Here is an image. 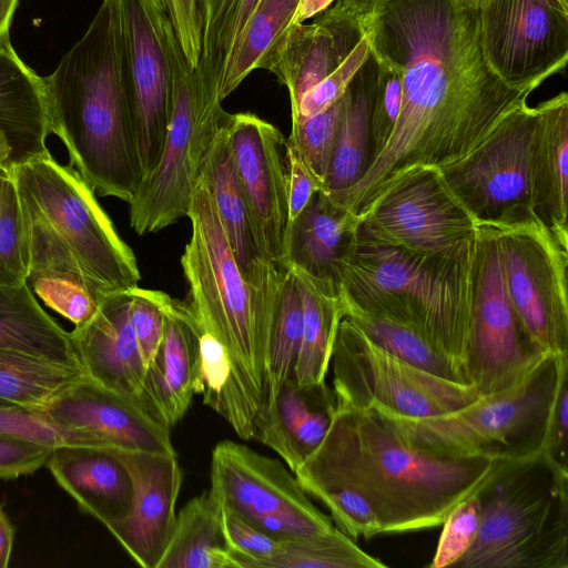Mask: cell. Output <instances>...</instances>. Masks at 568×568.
Returning <instances> with one entry per match:
<instances>
[{"label": "cell", "instance_id": "obj_17", "mask_svg": "<svg viewBox=\"0 0 568 568\" xmlns=\"http://www.w3.org/2000/svg\"><path fill=\"white\" fill-rule=\"evenodd\" d=\"M116 7L122 81L145 178L160 160L171 114V80L158 28L162 6L116 0Z\"/></svg>", "mask_w": 568, "mask_h": 568}, {"label": "cell", "instance_id": "obj_52", "mask_svg": "<svg viewBox=\"0 0 568 568\" xmlns=\"http://www.w3.org/2000/svg\"><path fill=\"white\" fill-rule=\"evenodd\" d=\"M288 223L304 210L312 196L322 190L320 182L306 168L295 148L285 141Z\"/></svg>", "mask_w": 568, "mask_h": 568}, {"label": "cell", "instance_id": "obj_7", "mask_svg": "<svg viewBox=\"0 0 568 568\" xmlns=\"http://www.w3.org/2000/svg\"><path fill=\"white\" fill-rule=\"evenodd\" d=\"M186 216L192 234L181 266L189 286L187 305L199 326L224 347L246 399L258 414L266 321L275 287L251 291L209 189L200 179Z\"/></svg>", "mask_w": 568, "mask_h": 568}, {"label": "cell", "instance_id": "obj_46", "mask_svg": "<svg viewBox=\"0 0 568 568\" xmlns=\"http://www.w3.org/2000/svg\"><path fill=\"white\" fill-rule=\"evenodd\" d=\"M480 504L477 494L457 504L444 520L430 568L452 567L473 546L479 529Z\"/></svg>", "mask_w": 568, "mask_h": 568}, {"label": "cell", "instance_id": "obj_12", "mask_svg": "<svg viewBox=\"0 0 568 568\" xmlns=\"http://www.w3.org/2000/svg\"><path fill=\"white\" fill-rule=\"evenodd\" d=\"M489 224L498 240L507 290L531 344L568 354V247L532 209Z\"/></svg>", "mask_w": 568, "mask_h": 568}, {"label": "cell", "instance_id": "obj_58", "mask_svg": "<svg viewBox=\"0 0 568 568\" xmlns=\"http://www.w3.org/2000/svg\"><path fill=\"white\" fill-rule=\"evenodd\" d=\"M465 8L478 9V7L486 0H456Z\"/></svg>", "mask_w": 568, "mask_h": 568}, {"label": "cell", "instance_id": "obj_18", "mask_svg": "<svg viewBox=\"0 0 568 568\" xmlns=\"http://www.w3.org/2000/svg\"><path fill=\"white\" fill-rule=\"evenodd\" d=\"M229 128L260 252L278 264L288 225L286 140L272 123L248 112L230 113Z\"/></svg>", "mask_w": 568, "mask_h": 568}, {"label": "cell", "instance_id": "obj_53", "mask_svg": "<svg viewBox=\"0 0 568 568\" xmlns=\"http://www.w3.org/2000/svg\"><path fill=\"white\" fill-rule=\"evenodd\" d=\"M568 376L558 388L552 406L544 452L559 465L567 467Z\"/></svg>", "mask_w": 568, "mask_h": 568}, {"label": "cell", "instance_id": "obj_49", "mask_svg": "<svg viewBox=\"0 0 568 568\" xmlns=\"http://www.w3.org/2000/svg\"><path fill=\"white\" fill-rule=\"evenodd\" d=\"M129 321L145 366L155 355L164 333V312L158 291L135 286L129 290Z\"/></svg>", "mask_w": 568, "mask_h": 568}, {"label": "cell", "instance_id": "obj_27", "mask_svg": "<svg viewBox=\"0 0 568 568\" xmlns=\"http://www.w3.org/2000/svg\"><path fill=\"white\" fill-rule=\"evenodd\" d=\"M45 466L79 508L105 527L128 513L131 480L111 452L63 445L54 447Z\"/></svg>", "mask_w": 568, "mask_h": 568}, {"label": "cell", "instance_id": "obj_59", "mask_svg": "<svg viewBox=\"0 0 568 568\" xmlns=\"http://www.w3.org/2000/svg\"><path fill=\"white\" fill-rule=\"evenodd\" d=\"M565 4L568 6V0H561Z\"/></svg>", "mask_w": 568, "mask_h": 568}, {"label": "cell", "instance_id": "obj_50", "mask_svg": "<svg viewBox=\"0 0 568 568\" xmlns=\"http://www.w3.org/2000/svg\"><path fill=\"white\" fill-rule=\"evenodd\" d=\"M53 449L50 445L0 436V479L13 480L36 473Z\"/></svg>", "mask_w": 568, "mask_h": 568}, {"label": "cell", "instance_id": "obj_35", "mask_svg": "<svg viewBox=\"0 0 568 568\" xmlns=\"http://www.w3.org/2000/svg\"><path fill=\"white\" fill-rule=\"evenodd\" d=\"M260 0H196L201 57L195 70L203 93L221 102L219 90L245 26Z\"/></svg>", "mask_w": 568, "mask_h": 568}, {"label": "cell", "instance_id": "obj_48", "mask_svg": "<svg viewBox=\"0 0 568 568\" xmlns=\"http://www.w3.org/2000/svg\"><path fill=\"white\" fill-rule=\"evenodd\" d=\"M222 511L225 534L237 568H266L282 540L223 506Z\"/></svg>", "mask_w": 568, "mask_h": 568}, {"label": "cell", "instance_id": "obj_39", "mask_svg": "<svg viewBox=\"0 0 568 568\" xmlns=\"http://www.w3.org/2000/svg\"><path fill=\"white\" fill-rule=\"evenodd\" d=\"M337 527L323 535L285 539L266 568H386Z\"/></svg>", "mask_w": 568, "mask_h": 568}, {"label": "cell", "instance_id": "obj_5", "mask_svg": "<svg viewBox=\"0 0 568 568\" xmlns=\"http://www.w3.org/2000/svg\"><path fill=\"white\" fill-rule=\"evenodd\" d=\"M470 261L471 256L428 255L385 243L358 225L338 284L361 307L417 329L468 382Z\"/></svg>", "mask_w": 568, "mask_h": 568}, {"label": "cell", "instance_id": "obj_4", "mask_svg": "<svg viewBox=\"0 0 568 568\" xmlns=\"http://www.w3.org/2000/svg\"><path fill=\"white\" fill-rule=\"evenodd\" d=\"M9 172L19 197L28 276L77 275L99 300L138 286L133 251L72 164L62 165L48 153Z\"/></svg>", "mask_w": 568, "mask_h": 568}, {"label": "cell", "instance_id": "obj_9", "mask_svg": "<svg viewBox=\"0 0 568 568\" xmlns=\"http://www.w3.org/2000/svg\"><path fill=\"white\" fill-rule=\"evenodd\" d=\"M158 28L171 80V114L163 150L130 205L139 234L159 232L187 215L204 158L227 112L202 91L163 8Z\"/></svg>", "mask_w": 568, "mask_h": 568}, {"label": "cell", "instance_id": "obj_37", "mask_svg": "<svg viewBox=\"0 0 568 568\" xmlns=\"http://www.w3.org/2000/svg\"><path fill=\"white\" fill-rule=\"evenodd\" d=\"M82 367L0 349V399L41 410L84 377Z\"/></svg>", "mask_w": 568, "mask_h": 568}, {"label": "cell", "instance_id": "obj_26", "mask_svg": "<svg viewBox=\"0 0 568 568\" xmlns=\"http://www.w3.org/2000/svg\"><path fill=\"white\" fill-rule=\"evenodd\" d=\"M358 225L353 213L318 191L288 223L278 265L338 284L341 266L352 251Z\"/></svg>", "mask_w": 568, "mask_h": 568}, {"label": "cell", "instance_id": "obj_56", "mask_svg": "<svg viewBox=\"0 0 568 568\" xmlns=\"http://www.w3.org/2000/svg\"><path fill=\"white\" fill-rule=\"evenodd\" d=\"M19 0H0V50L11 47L10 27Z\"/></svg>", "mask_w": 568, "mask_h": 568}, {"label": "cell", "instance_id": "obj_45", "mask_svg": "<svg viewBox=\"0 0 568 568\" xmlns=\"http://www.w3.org/2000/svg\"><path fill=\"white\" fill-rule=\"evenodd\" d=\"M312 497L329 510L336 527L352 539L383 534L376 510L362 493L336 488L317 491Z\"/></svg>", "mask_w": 568, "mask_h": 568}, {"label": "cell", "instance_id": "obj_15", "mask_svg": "<svg viewBox=\"0 0 568 568\" xmlns=\"http://www.w3.org/2000/svg\"><path fill=\"white\" fill-rule=\"evenodd\" d=\"M484 55L509 87L532 92L568 61V6L561 0H486L478 7Z\"/></svg>", "mask_w": 568, "mask_h": 568}, {"label": "cell", "instance_id": "obj_16", "mask_svg": "<svg viewBox=\"0 0 568 568\" xmlns=\"http://www.w3.org/2000/svg\"><path fill=\"white\" fill-rule=\"evenodd\" d=\"M535 122V106L524 103L470 153L440 168L449 189L477 223L506 220L532 209L529 163Z\"/></svg>", "mask_w": 568, "mask_h": 568}, {"label": "cell", "instance_id": "obj_30", "mask_svg": "<svg viewBox=\"0 0 568 568\" xmlns=\"http://www.w3.org/2000/svg\"><path fill=\"white\" fill-rule=\"evenodd\" d=\"M377 62L371 53L344 94V110L322 192L336 202L372 162L369 118Z\"/></svg>", "mask_w": 568, "mask_h": 568}, {"label": "cell", "instance_id": "obj_11", "mask_svg": "<svg viewBox=\"0 0 568 568\" xmlns=\"http://www.w3.org/2000/svg\"><path fill=\"white\" fill-rule=\"evenodd\" d=\"M529 341L510 301L498 240L477 223L470 261L466 374L479 396L521 382L546 356Z\"/></svg>", "mask_w": 568, "mask_h": 568}, {"label": "cell", "instance_id": "obj_14", "mask_svg": "<svg viewBox=\"0 0 568 568\" xmlns=\"http://www.w3.org/2000/svg\"><path fill=\"white\" fill-rule=\"evenodd\" d=\"M359 227L378 241L452 258H469L477 233L476 220L436 166H417L399 176Z\"/></svg>", "mask_w": 568, "mask_h": 568}, {"label": "cell", "instance_id": "obj_57", "mask_svg": "<svg viewBox=\"0 0 568 568\" xmlns=\"http://www.w3.org/2000/svg\"><path fill=\"white\" fill-rule=\"evenodd\" d=\"M387 0H338L336 3L346 12L358 19L372 13Z\"/></svg>", "mask_w": 568, "mask_h": 568}, {"label": "cell", "instance_id": "obj_10", "mask_svg": "<svg viewBox=\"0 0 568 568\" xmlns=\"http://www.w3.org/2000/svg\"><path fill=\"white\" fill-rule=\"evenodd\" d=\"M336 406L383 407L409 417L453 412L479 395L469 383L443 378L386 352L343 317L331 363Z\"/></svg>", "mask_w": 568, "mask_h": 568}, {"label": "cell", "instance_id": "obj_43", "mask_svg": "<svg viewBox=\"0 0 568 568\" xmlns=\"http://www.w3.org/2000/svg\"><path fill=\"white\" fill-rule=\"evenodd\" d=\"M0 436L59 447L63 445L100 449L88 435L62 429L47 420L39 410L0 399Z\"/></svg>", "mask_w": 568, "mask_h": 568}, {"label": "cell", "instance_id": "obj_24", "mask_svg": "<svg viewBox=\"0 0 568 568\" xmlns=\"http://www.w3.org/2000/svg\"><path fill=\"white\" fill-rule=\"evenodd\" d=\"M326 383L298 385L291 376L254 422L253 438L277 453L294 471L318 447L335 410Z\"/></svg>", "mask_w": 568, "mask_h": 568}, {"label": "cell", "instance_id": "obj_19", "mask_svg": "<svg viewBox=\"0 0 568 568\" xmlns=\"http://www.w3.org/2000/svg\"><path fill=\"white\" fill-rule=\"evenodd\" d=\"M39 412L59 428L88 435L100 449L175 454L169 428L154 420L136 400L85 376Z\"/></svg>", "mask_w": 568, "mask_h": 568}, {"label": "cell", "instance_id": "obj_42", "mask_svg": "<svg viewBox=\"0 0 568 568\" xmlns=\"http://www.w3.org/2000/svg\"><path fill=\"white\" fill-rule=\"evenodd\" d=\"M27 277L18 192L9 170L0 166V285L20 286Z\"/></svg>", "mask_w": 568, "mask_h": 568}, {"label": "cell", "instance_id": "obj_6", "mask_svg": "<svg viewBox=\"0 0 568 568\" xmlns=\"http://www.w3.org/2000/svg\"><path fill=\"white\" fill-rule=\"evenodd\" d=\"M477 537L454 568H568V467L544 449L499 460L476 493Z\"/></svg>", "mask_w": 568, "mask_h": 568}, {"label": "cell", "instance_id": "obj_31", "mask_svg": "<svg viewBox=\"0 0 568 568\" xmlns=\"http://www.w3.org/2000/svg\"><path fill=\"white\" fill-rule=\"evenodd\" d=\"M0 349L82 367L70 332L40 306L28 283L0 285Z\"/></svg>", "mask_w": 568, "mask_h": 568}, {"label": "cell", "instance_id": "obj_21", "mask_svg": "<svg viewBox=\"0 0 568 568\" xmlns=\"http://www.w3.org/2000/svg\"><path fill=\"white\" fill-rule=\"evenodd\" d=\"M363 34L359 19L335 3L310 24L288 26L263 57L260 69L287 88L294 114L302 97L346 59Z\"/></svg>", "mask_w": 568, "mask_h": 568}, {"label": "cell", "instance_id": "obj_25", "mask_svg": "<svg viewBox=\"0 0 568 568\" xmlns=\"http://www.w3.org/2000/svg\"><path fill=\"white\" fill-rule=\"evenodd\" d=\"M530 148V204L568 247V94L539 103Z\"/></svg>", "mask_w": 568, "mask_h": 568}, {"label": "cell", "instance_id": "obj_13", "mask_svg": "<svg viewBox=\"0 0 568 568\" xmlns=\"http://www.w3.org/2000/svg\"><path fill=\"white\" fill-rule=\"evenodd\" d=\"M210 478V491L223 507L274 538L311 537L336 528L292 471L246 445L220 442L212 452Z\"/></svg>", "mask_w": 568, "mask_h": 568}, {"label": "cell", "instance_id": "obj_41", "mask_svg": "<svg viewBox=\"0 0 568 568\" xmlns=\"http://www.w3.org/2000/svg\"><path fill=\"white\" fill-rule=\"evenodd\" d=\"M27 283L44 305L70 321L74 327L88 323L102 301L82 278L68 273H37L29 275Z\"/></svg>", "mask_w": 568, "mask_h": 568}, {"label": "cell", "instance_id": "obj_28", "mask_svg": "<svg viewBox=\"0 0 568 568\" xmlns=\"http://www.w3.org/2000/svg\"><path fill=\"white\" fill-rule=\"evenodd\" d=\"M0 133L10 148L9 170L50 153L43 78L16 53L0 50Z\"/></svg>", "mask_w": 568, "mask_h": 568}, {"label": "cell", "instance_id": "obj_2", "mask_svg": "<svg viewBox=\"0 0 568 568\" xmlns=\"http://www.w3.org/2000/svg\"><path fill=\"white\" fill-rule=\"evenodd\" d=\"M498 462L419 450L374 409L335 405L325 437L294 476L308 496L336 488L362 493L383 534H393L443 525L457 504L483 487Z\"/></svg>", "mask_w": 568, "mask_h": 568}, {"label": "cell", "instance_id": "obj_51", "mask_svg": "<svg viewBox=\"0 0 568 568\" xmlns=\"http://www.w3.org/2000/svg\"><path fill=\"white\" fill-rule=\"evenodd\" d=\"M169 17L179 42L192 69L201 57V37L196 0H159Z\"/></svg>", "mask_w": 568, "mask_h": 568}, {"label": "cell", "instance_id": "obj_38", "mask_svg": "<svg viewBox=\"0 0 568 568\" xmlns=\"http://www.w3.org/2000/svg\"><path fill=\"white\" fill-rule=\"evenodd\" d=\"M300 0H260L237 42L221 82L223 101L256 69L277 38L290 26Z\"/></svg>", "mask_w": 568, "mask_h": 568}, {"label": "cell", "instance_id": "obj_8", "mask_svg": "<svg viewBox=\"0 0 568 568\" xmlns=\"http://www.w3.org/2000/svg\"><path fill=\"white\" fill-rule=\"evenodd\" d=\"M568 354H547L519 383L449 413L409 417L374 409L408 445L438 456L513 460L544 449Z\"/></svg>", "mask_w": 568, "mask_h": 568}, {"label": "cell", "instance_id": "obj_20", "mask_svg": "<svg viewBox=\"0 0 568 568\" xmlns=\"http://www.w3.org/2000/svg\"><path fill=\"white\" fill-rule=\"evenodd\" d=\"M111 453L126 469L132 490L128 513L106 529L139 566L158 568L176 519L182 484L176 454Z\"/></svg>", "mask_w": 568, "mask_h": 568}, {"label": "cell", "instance_id": "obj_44", "mask_svg": "<svg viewBox=\"0 0 568 568\" xmlns=\"http://www.w3.org/2000/svg\"><path fill=\"white\" fill-rule=\"evenodd\" d=\"M375 60L377 75L369 118L372 162L383 151L393 133L403 97L402 78L397 70L385 61Z\"/></svg>", "mask_w": 568, "mask_h": 568}, {"label": "cell", "instance_id": "obj_55", "mask_svg": "<svg viewBox=\"0 0 568 568\" xmlns=\"http://www.w3.org/2000/svg\"><path fill=\"white\" fill-rule=\"evenodd\" d=\"M335 0H300L290 26L300 24L325 11Z\"/></svg>", "mask_w": 568, "mask_h": 568}, {"label": "cell", "instance_id": "obj_47", "mask_svg": "<svg viewBox=\"0 0 568 568\" xmlns=\"http://www.w3.org/2000/svg\"><path fill=\"white\" fill-rule=\"evenodd\" d=\"M369 54V41L364 33L346 59L302 97L292 121L322 112L339 100Z\"/></svg>", "mask_w": 568, "mask_h": 568}, {"label": "cell", "instance_id": "obj_29", "mask_svg": "<svg viewBox=\"0 0 568 568\" xmlns=\"http://www.w3.org/2000/svg\"><path fill=\"white\" fill-rule=\"evenodd\" d=\"M227 113L204 158L199 179L206 185L223 224L236 263L246 282L262 256L239 176L230 135Z\"/></svg>", "mask_w": 568, "mask_h": 568}, {"label": "cell", "instance_id": "obj_32", "mask_svg": "<svg viewBox=\"0 0 568 568\" xmlns=\"http://www.w3.org/2000/svg\"><path fill=\"white\" fill-rule=\"evenodd\" d=\"M295 274L303 301V331L293 371L298 385H321L329 367L338 325L344 317L339 285L288 267Z\"/></svg>", "mask_w": 568, "mask_h": 568}, {"label": "cell", "instance_id": "obj_36", "mask_svg": "<svg viewBox=\"0 0 568 568\" xmlns=\"http://www.w3.org/2000/svg\"><path fill=\"white\" fill-rule=\"evenodd\" d=\"M339 295L344 316L379 347L434 375L459 383H468L463 373L417 329L361 307L341 288Z\"/></svg>", "mask_w": 568, "mask_h": 568}, {"label": "cell", "instance_id": "obj_34", "mask_svg": "<svg viewBox=\"0 0 568 568\" xmlns=\"http://www.w3.org/2000/svg\"><path fill=\"white\" fill-rule=\"evenodd\" d=\"M303 331V301L297 278L281 266L265 334L264 384L260 410L271 405L293 375ZM258 410V412H260Z\"/></svg>", "mask_w": 568, "mask_h": 568}, {"label": "cell", "instance_id": "obj_23", "mask_svg": "<svg viewBox=\"0 0 568 568\" xmlns=\"http://www.w3.org/2000/svg\"><path fill=\"white\" fill-rule=\"evenodd\" d=\"M130 302L129 291L105 296L70 337L87 378L138 402L146 366L130 325Z\"/></svg>", "mask_w": 568, "mask_h": 568}, {"label": "cell", "instance_id": "obj_22", "mask_svg": "<svg viewBox=\"0 0 568 568\" xmlns=\"http://www.w3.org/2000/svg\"><path fill=\"white\" fill-rule=\"evenodd\" d=\"M158 297L164 312V333L145 369L138 402L170 429L182 419L197 394V324L186 302L161 291Z\"/></svg>", "mask_w": 568, "mask_h": 568}, {"label": "cell", "instance_id": "obj_1", "mask_svg": "<svg viewBox=\"0 0 568 568\" xmlns=\"http://www.w3.org/2000/svg\"><path fill=\"white\" fill-rule=\"evenodd\" d=\"M359 21L371 53L400 74L403 97L387 144L336 201L358 222L404 173L463 159L531 93L489 67L478 9L456 0H387Z\"/></svg>", "mask_w": 568, "mask_h": 568}, {"label": "cell", "instance_id": "obj_33", "mask_svg": "<svg viewBox=\"0 0 568 568\" xmlns=\"http://www.w3.org/2000/svg\"><path fill=\"white\" fill-rule=\"evenodd\" d=\"M158 568H237L223 524L222 506L209 490L189 500Z\"/></svg>", "mask_w": 568, "mask_h": 568}, {"label": "cell", "instance_id": "obj_40", "mask_svg": "<svg viewBox=\"0 0 568 568\" xmlns=\"http://www.w3.org/2000/svg\"><path fill=\"white\" fill-rule=\"evenodd\" d=\"M345 94V93H344ZM344 110V95L314 115L292 121L290 142L323 187Z\"/></svg>", "mask_w": 568, "mask_h": 568}, {"label": "cell", "instance_id": "obj_3", "mask_svg": "<svg viewBox=\"0 0 568 568\" xmlns=\"http://www.w3.org/2000/svg\"><path fill=\"white\" fill-rule=\"evenodd\" d=\"M50 134L99 196L130 203L142 182L121 74L116 0H102L89 28L43 78Z\"/></svg>", "mask_w": 568, "mask_h": 568}, {"label": "cell", "instance_id": "obj_54", "mask_svg": "<svg viewBox=\"0 0 568 568\" xmlns=\"http://www.w3.org/2000/svg\"><path fill=\"white\" fill-rule=\"evenodd\" d=\"M14 539V527L0 505V568L10 562Z\"/></svg>", "mask_w": 568, "mask_h": 568}]
</instances>
